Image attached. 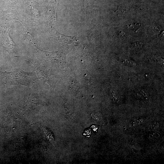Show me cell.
Here are the masks:
<instances>
[{
    "label": "cell",
    "instance_id": "7",
    "mask_svg": "<svg viewBox=\"0 0 164 164\" xmlns=\"http://www.w3.org/2000/svg\"><path fill=\"white\" fill-rule=\"evenodd\" d=\"M119 35L122 38H125L127 37V34L124 32L120 31L119 32Z\"/></svg>",
    "mask_w": 164,
    "mask_h": 164
},
{
    "label": "cell",
    "instance_id": "1",
    "mask_svg": "<svg viewBox=\"0 0 164 164\" xmlns=\"http://www.w3.org/2000/svg\"><path fill=\"white\" fill-rule=\"evenodd\" d=\"M0 72L2 78L4 82L7 85H27L31 81L32 77L30 75L18 70L11 72Z\"/></svg>",
    "mask_w": 164,
    "mask_h": 164
},
{
    "label": "cell",
    "instance_id": "4",
    "mask_svg": "<svg viewBox=\"0 0 164 164\" xmlns=\"http://www.w3.org/2000/svg\"><path fill=\"white\" fill-rule=\"evenodd\" d=\"M159 127V124L156 121L151 122L149 125L148 128L151 130H155Z\"/></svg>",
    "mask_w": 164,
    "mask_h": 164
},
{
    "label": "cell",
    "instance_id": "5",
    "mask_svg": "<svg viewBox=\"0 0 164 164\" xmlns=\"http://www.w3.org/2000/svg\"><path fill=\"white\" fill-rule=\"evenodd\" d=\"M159 137L160 134L158 132H152L149 135L150 138L152 139H157Z\"/></svg>",
    "mask_w": 164,
    "mask_h": 164
},
{
    "label": "cell",
    "instance_id": "6",
    "mask_svg": "<svg viewBox=\"0 0 164 164\" xmlns=\"http://www.w3.org/2000/svg\"><path fill=\"white\" fill-rule=\"evenodd\" d=\"M94 114V116H96L94 117L95 120L99 121L101 120L102 119V115L100 113L97 112Z\"/></svg>",
    "mask_w": 164,
    "mask_h": 164
},
{
    "label": "cell",
    "instance_id": "3",
    "mask_svg": "<svg viewBox=\"0 0 164 164\" xmlns=\"http://www.w3.org/2000/svg\"><path fill=\"white\" fill-rule=\"evenodd\" d=\"M129 9L127 7L123 6H119L116 10V12L119 14L124 15L127 13Z\"/></svg>",
    "mask_w": 164,
    "mask_h": 164
},
{
    "label": "cell",
    "instance_id": "2",
    "mask_svg": "<svg viewBox=\"0 0 164 164\" xmlns=\"http://www.w3.org/2000/svg\"><path fill=\"white\" fill-rule=\"evenodd\" d=\"M144 121L143 117H139L132 120L129 123V125L131 127H135L139 125Z\"/></svg>",
    "mask_w": 164,
    "mask_h": 164
}]
</instances>
